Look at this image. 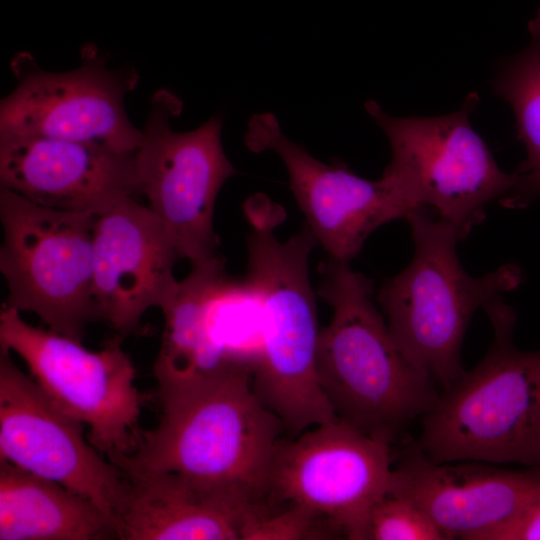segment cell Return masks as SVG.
I'll return each instance as SVG.
<instances>
[{"label":"cell","instance_id":"9c48e42d","mask_svg":"<svg viewBox=\"0 0 540 540\" xmlns=\"http://www.w3.org/2000/svg\"><path fill=\"white\" fill-rule=\"evenodd\" d=\"M479 101L470 93L462 108L436 117H394L374 100L365 109L385 132L392 152L388 169L412 189L423 208L454 227L461 239L485 216V207L503 204L518 176L500 169L473 130L469 115Z\"/></svg>","mask_w":540,"mask_h":540},{"label":"cell","instance_id":"52a82bcc","mask_svg":"<svg viewBox=\"0 0 540 540\" xmlns=\"http://www.w3.org/2000/svg\"><path fill=\"white\" fill-rule=\"evenodd\" d=\"M122 338L101 350L50 329L35 327L5 303L0 311V347L16 353L47 396L88 428L87 438L109 461L138 446L141 395L136 369Z\"/></svg>","mask_w":540,"mask_h":540},{"label":"cell","instance_id":"44dd1931","mask_svg":"<svg viewBox=\"0 0 540 540\" xmlns=\"http://www.w3.org/2000/svg\"><path fill=\"white\" fill-rule=\"evenodd\" d=\"M328 524L312 512L296 505H269L256 508L246 519L241 540L332 539Z\"/></svg>","mask_w":540,"mask_h":540},{"label":"cell","instance_id":"7c38bea8","mask_svg":"<svg viewBox=\"0 0 540 540\" xmlns=\"http://www.w3.org/2000/svg\"><path fill=\"white\" fill-rule=\"evenodd\" d=\"M244 143L253 153L273 151L280 157L307 226L334 260L350 262L377 228L423 208L412 189L387 167L379 180H368L340 160H317L283 133L271 112L250 118Z\"/></svg>","mask_w":540,"mask_h":540},{"label":"cell","instance_id":"e0dca14e","mask_svg":"<svg viewBox=\"0 0 540 540\" xmlns=\"http://www.w3.org/2000/svg\"><path fill=\"white\" fill-rule=\"evenodd\" d=\"M126 478L118 539L240 540L246 519L261 505L177 473Z\"/></svg>","mask_w":540,"mask_h":540},{"label":"cell","instance_id":"4fadbf2b","mask_svg":"<svg viewBox=\"0 0 540 540\" xmlns=\"http://www.w3.org/2000/svg\"><path fill=\"white\" fill-rule=\"evenodd\" d=\"M0 347V460L54 481L118 520L127 478L84 436L85 426L64 413L32 376Z\"/></svg>","mask_w":540,"mask_h":540},{"label":"cell","instance_id":"8fae6325","mask_svg":"<svg viewBox=\"0 0 540 540\" xmlns=\"http://www.w3.org/2000/svg\"><path fill=\"white\" fill-rule=\"evenodd\" d=\"M17 86L1 100L0 134L44 136L134 153L142 130L130 121L126 95L137 85L132 68L113 69L94 44L66 72L41 68L28 52L11 61Z\"/></svg>","mask_w":540,"mask_h":540},{"label":"cell","instance_id":"ac0fdd59","mask_svg":"<svg viewBox=\"0 0 540 540\" xmlns=\"http://www.w3.org/2000/svg\"><path fill=\"white\" fill-rule=\"evenodd\" d=\"M111 538L116 527L93 502L0 460V540Z\"/></svg>","mask_w":540,"mask_h":540},{"label":"cell","instance_id":"9a60e30c","mask_svg":"<svg viewBox=\"0 0 540 540\" xmlns=\"http://www.w3.org/2000/svg\"><path fill=\"white\" fill-rule=\"evenodd\" d=\"M177 259L164 224L138 198H126L97 216L93 292L99 320L122 338L134 332L148 309H162L173 297Z\"/></svg>","mask_w":540,"mask_h":540},{"label":"cell","instance_id":"277c9868","mask_svg":"<svg viewBox=\"0 0 540 540\" xmlns=\"http://www.w3.org/2000/svg\"><path fill=\"white\" fill-rule=\"evenodd\" d=\"M494 338L485 357L440 392L413 444L434 462L477 460L540 469V350L513 344L515 311L483 308Z\"/></svg>","mask_w":540,"mask_h":540},{"label":"cell","instance_id":"7a4b0ae2","mask_svg":"<svg viewBox=\"0 0 540 540\" xmlns=\"http://www.w3.org/2000/svg\"><path fill=\"white\" fill-rule=\"evenodd\" d=\"M244 212L251 226L245 280L261 307V347L252 385L287 435L296 437L337 419L316 371L320 329L309 257L317 240L305 224L286 242L279 241L274 229L284 220V210L263 194L249 198Z\"/></svg>","mask_w":540,"mask_h":540},{"label":"cell","instance_id":"5bb4252c","mask_svg":"<svg viewBox=\"0 0 540 540\" xmlns=\"http://www.w3.org/2000/svg\"><path fill=\"white\" fill-rule=\"evenodd\" d=\"M387 490L417 504L446 540H483L540 502V469L477 460L438 463L412 445L393 466Z\"/></svg>","mask_w":540,"mask_h":540},{"label":"cell","instance_id":"ffe728a7","mask_svg":"<svg viewBox=\"0 0 540 540\" xmlns=\"http://www.w3.org/2000/svg\"><path fill=\"white\" fill-rule=\"evenodd\" d=\"M367 540H446V537L417 504L387 490L370 510Z\"/></svg>","mask_w":540,"mask_h":540},{"label":"cell","instance_id":"3957f363","mask_svg":"<svg viewBox=\"0 0 540 540\" xmlns=\"http://www.w3.org/2000/svg\"><path fill=\"white\" fill-rule=\"evenodd\" d=\"M319 271V295L333 309L318 339L321 390L339 420L391 445L434 406L437 384L394 342L373 303L372 280L332 258Z\"/></svg>","mask_w":540,"mask_h":540},{"label":"cell","instance_id":"2e32d148","mask_svg":"<svg viewBox=\"0 0 540 540\" xmlns=\"http://www.w3.org/2000/svg\"><path fill=\"white\" fill-rule=\"evenodd\" d=\"M0 186L41 206L96 216L141 196L135 152L44 136L0 134Z\"/></svg>","mask_w":540,"mask_h":540},{"label":"cell","instance_id":"ba28073f","mask_svg":"<svg viewBox=\"0 0 540 540\" xmlns=\"http://www.w3.org/2000/svg\"><path fill=\"white\" fill-rule=\"evenodd\" d=\"M182 108L173 92L154 93L135 167L141 196L167 229L178 258L195 264L218 255L215 202L223 184L238 171L224 152L222 117L213 116L190 131H174L170 121Z\"/></svg>","mask_w":540,"mask_h":540},{"label":"cell","instance_id":"d6986e66","mask_svg":"<svg viewBox=\"0 0 540 540\" xmlns=\"http://www.w3.org/2000/svg\"><path fill=\"white\" fill-rule=\"evenodd\" d=\"M528 30L527 47L505 59L494 83L496 94L513 109L518 138L527 152L515 171L517 185L503 203L510 208L527 206L540 197V8Z\"/></svg>","mask_w":540,"mask_h":540},{"label":"cell","instance_id":"7402d4cb","mask_svg":"<svg viewBox=\"0 0 540 540\" xmlns=\"http://www.w3.org/2000/svg\"><path fill=\"white\" fill-rule=\"evenodd\" d=\"M483 540H540V502L513 522L488 533Z\"/></svg>","mask_w":540,"mask_h":540},{"label":"cell","instance_id":"6da1fadb","mask_svg":"<svg viewBox=\"0 0 540 540\" xmlns=\"http://www.w3.org/2000/svg\"><path fill=\"white\" fill-rule=\"evenodd\" d=\"M252 367L195 382L157 385L158 424L113 460L125 476L177 473L267 502L273 455L284 427L259 399Z\"/></svg>","mask_w":540,"mask_h":540},{"label":"cell","instance_id":"5b68a950","mask_svg":"<svg viewBox=\"0 0 540 540\" xmlns=\"http://www.w3.org/2000/svg\"><path fill=\"white\" fill-rule=\"evenodd\" d=\"M406 219L413 258L382 285L377 301L401 352L445 390L465 372L461 348L472 316L516 288L521 270L506 264L483 276H470L457 256L456 244L462 239L454 227L429 215L426 208Z\"/></svg>","mask_w":540,"mask_h":540},{"label":"cell","instance_id":"30bf717a","mask_svg":"<svg viewBox=\"0 0 540 540\" xmlns=\"http://www.w3.org/2000/svg\"><path fill=\"white\" fill-rule=\"evenodd\" d=\"M389 443L337 419L282 439L268 482L269 505H296L325 521L336 538L367 540L373 504L392 473Z\"/></svg>","mask_w":540,"mask_h":540},{"label":"cell","instance_id":"8992f818","mask_svg":"<svg viewBox=\"0 0 540 540\" xmlns=\"http://www.w3.org/2000/svg\"><path fill=\"white\" fill-rule=\"evenodd\" d=\"M96 215L48 208L0 190V271L6 305L36 314L58 334L81 341L99 320L93 292Z\"/></svg>","mask_w":540,"mask_h":540}]
</instances>
